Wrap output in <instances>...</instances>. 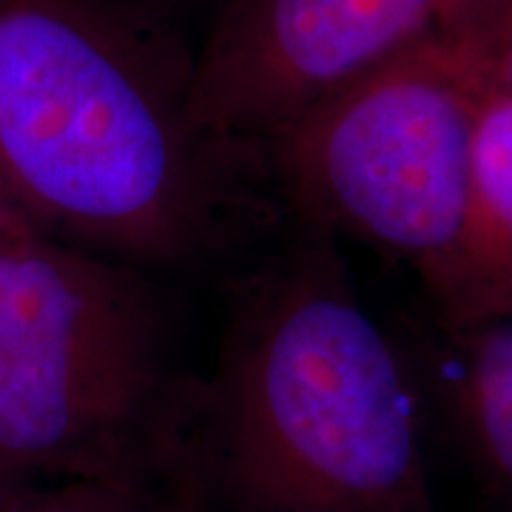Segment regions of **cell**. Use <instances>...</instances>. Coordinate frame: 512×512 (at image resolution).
Wrapping results in <instances>:
<instances>
[{"label": "cell", "instance_id": "cell-1", "mask_svg": "<svg viewBox=\"0 0 512 512\" xmlns=\"http://www.w3.org/2000/svg\"><path fill=\"white\" fill-rule=\"evenodd\" d=\"M194 49L143 0H0V165L92 254L234 265L285 214L262 154L205 137Z\"/></svg>", "mask_w": 512, "mask_h": 512}, {"label": "cell", "instance_id": "cell-2", "mask_svg": "<svg viewBox=\"0 0 512 512\" xmlns=\"http://www.w3.org/2000/svg\"><path fill=\"white\" fill-rule=\"evenodd\" d=\"M291 222L234 291L208 379V478L245 512H430L402 359L339 237Z\"/></svg>", "mask_w": 512, "mask_h": 512}, {"label": "cell", "instance_id": "cell-3", "mask_svg": "<svg viewBox=\"0 0 512 512\" xmlns=\"http://www.w3.org/2000/svg\"><path fill=\"white\" fill-rule=\"evenodd\" d=\"M208 379L183 359L168 279L0 242V453L97 481L205 473Z\"/></svg>", "mask_w": 512, "mask_h": 512}, {"label": "cell", "instance_id": "cell-4", "mask_svg": "<svg viewBox=\"0 0 512 512\" xmlns=\"http://www.w3.org/2000/svg\"><path fill=\"white\" fill-rule=\"evenodd\" d=\"M484 89L447 23L325 94L265 143L285 214L399 256L453 330L507 316L473 205Z\"/></svg>", "mask_w": 512, "mask_h": 512}, {"label": "cell", "instance_id": "cell-5", "mask_svg": "<svg viewBox=\"0 0 512 512\" xmlns=\"http://www.w3.org/2000/svg\"><path fill=\"white\" fill-rule=\"evenodd\" d=\"M478 0H220L194 49V120L256 151L296 114L439 32Z\"/></svg>", "mask_w": 512, "mask_h": 512}, {"label": "cell", "instance_id": "cell-6", "mask_svg": "<svg viewBox=\"0 0 512 512\" xmlns=\"http://www.w3.org/2000/svg\"><path fill=\"white\" fill-rule=\"evenodd\" d=\"M453 404L478 467L512 504V316L456 330Z\"/></svg>", "mask_w": 512, "mask_h": 512}, {"label": "cell", "instance_id": "cell-7", "mask_svg": "<svg viewBox=\"0 0 512 512\" xmlns=\"http://www.w3.org/2000/svg\"><path fill=\"white\" fill-rule=\"evenodd\" d=\"M473 205L484 262L512 316V94L484 89L473 137Z\"/></svg>", "mask_w": 512, "mask_h": 512}, {"label": "cell", "instance_id": "cell-8", "mask_svg": "<svg viewBox=\"0 0 512 512\" xmlns=\"http://www.w3.org/2000/svg\"><path fill=\"white\" fill-rule=\"evenodd\" d=\"M208 476L157 478V481H97L77 484L40 501H15L3 512H200Z\"/></svg>", "mask_w": 512, "mask_h": 512}, {"label": "cell", "instance_id": "cell-9", "mask_svg": "<svg viewBox=\"0 0 512 512\" xmlns=\"http://www.w3.org/2000/svg\"><path fill=\"white\" fill-rule=\"evenodd\" d=\"M487 89L512 94V0H478L450 20Z\"/></svg>", "mask_w": 512, "mask_h": 512}, {"label": "cell", "instance_id": "cell-10", "mask_svg": "<svg viewBox=\"0 0 512 512\" xmlns=\"http://www.w3.org/2000/svg\"><path fill=\"white\" fill-rule=\"evenodd\" d=\"M12 467H20V464H15V461H12V458H9V456H3V453H0V478L6 476V473H9V470H12ZM0 484H3V481H0ZM12 504H15V501H9V498H6V495H3V490H0V512L6 510V507H12Z\"/></svg>", "mask_w": 512, "mask_h": 512}, {"label": "cell", "instance_id": "cell-11", "mask_svg": "<svg viewBox=\"0 0 512 512\" xmlns=\"http://www.w3.org/2000/svg\"><path fill=\"white\" fill-rule=\"evenodd\" d=\"M148 6H154V9H160L165 15H174V6L180 3V0H143Z\"/></svg>", "mask_w": 512, "mask_h": 512}]
</instances>
